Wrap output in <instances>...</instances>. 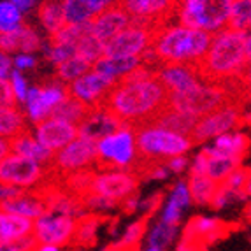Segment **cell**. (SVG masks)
Here are the masks:
<instances>
[{
  "mask_svg": "<svg viewBox=\"0 0 251 251\" xmlns=\"http://www.w3.org/2000/svg\"><path fill=\"white\" fill-rule=\"evenodd\" d=\"M169 102V92L155 69L141 63L109 90L102 107L126 126L146 125Z\"/></svg>",
  "mask_w": 251,
  "mask_h": 251,
  "instance_id": "obj_1",
  "label": "cell"
},
{
  "mask_svg": "<svg viewBox=\"0 0 251 251\" xmlns=\"http://www.w3.org/2000/svg\"><path fill=\"white\" fill-rule=\"evenodd\" d=\"M246 65V32L226 26L213 34L197 69L205 83H226L239 77Z\"/></svg>",
  "mask_w": 251,
  "mask_h": 251,
  "instance_id": "obj_2",
  "label": "cell"
},
{
  "mask_svg": "<svg viewBox=\"0 0 251 251\" xmlns=\"http://www.w3.org/2000/svg\"><path fill=\"white\" fill-rule=\"evenodd\" d=\"M213 35L201 28L167 21L155 28L151 51L160 63H192L199 65L209 48Z\"/></svg>",
  "mask_w": 251,
  "mask_h": 251,
  "instance_id": "obj_3",
  "label": "cell"
},
{
  "mask_svg": "<svg viewBox=\"0 0 251 251\" xmlns=\"http://www.w3.org/2000/svg\"><path fill=\"white\" fill-rule=\"evenodd\" d=\"M137 156L146 162L167 163L169 158L186 155L192 150V139L155 125H139L134 128Z\"/></svg>",
  "mask_w": 251,
  "mask_h": 251,
  "instance_id": "obj_4",
  "label": "cell"
},
{
  "mask_svg": "<svg viewBox=\"0 0 251 251\" xmlns=\"http://www.w3.org/2000/svg\"><path fill=\"white\" fill-rule=\"evenodd\" d=\"M234 0H177L174 20L211 35L228 26Z\"/></svg>",
  "mask_w": 251,
  "mask_h": 251,
  "instance_id": "obj_5",
  "label": "cell"
},
{
  "mask_svg": "<svg viewBox=\"0 0 251 251\" xmlns=\"http://www.w3.org/2000/svg\"><path fill=\"white\" fill-rule=\"evenodd\" d=\"M232 100H239V99L225 83H205L204 81L197 88L188 90V92L169 93L167 105L181 113L202 118Z\"/></svg>",
  "mask_w": 251,
  "mask_h": 251,
  "instance_id": "obj_6",
  "label": "cell"
},
{
  "mask_svg": "<svg viewBox=\"0 0 251 251\" xmlns=\"http://www.w3.org/2000/svg\"><path fill=\"white\" fill-rule=\"evenodd\" d=\"M135 162L137 146L132 126H123L97 143V171H132Z\"/></svg>",
  "mask_w": 251,
  "mask_h": 251,
  "instance_id": "obj_7",
  "label": "cell"
},
{
  "mask_svg": "<svg viewBox=\"0 0 251 251\" xmlns=\"http://www.w3.org/2000/svg\"><path fill=\"white\" fill-rule=\"evenodd\" d=\"M50 171L46 165L28 156L9 153L0 163V184L18 190H35L46 183Z\"/></svg>",
  "mask_w": 251,
  "mask_h": 251,
  "instance_id": "obj_8",
  "label": "cell"
},
{
  "mask_svg": "<svg viewBox=\"0 0 251 251\" xmlns=\"http://www.w3.org/2000/svg\"><path fill=\"white\" fill-rule=\"evenodd\" d=\"M97 160V143L92 139L77 137L63 146L53 155V160L48 165L50 176H67L72 172L83 171V169H95Z\"/></svg>",
  "mask_w": 251,
  "mask_h": 251,
  "instance_id": "obj_9",
  "label": "cell"
},
{
  "mask_svg": "<svg viewBox=\"0 0 251 251\" xmlns=\"http://www.w3.org/2000/svg\"><path fill=\"white\" fill-rule=\"evenodd\" d=\"M243 104L244 102L232 100L228 104L222 105V107L214 109L213 113L199 118L197 125H195L192 135H190L192 143H205V141L218 137L225 132L239 128L243 125Z\"/></svg>",
  "mask_w": 251,
  "mask_h": 251,
  "instance_id": "obj_10",
  "label": "cell"
},
{
  "mask_svg": "<svg viewBox=\"0 0 251 251\" xmlns=\"http://www.w3.org/2000/svg\"><path fill=\"white\" fill-rule=\"evenodd\" d=\"M155 28L132 21L104 44V56H143L153 44Z\"/></svg>",
  "mask_w": 251,
  "mask_h": 251,
  "instance_id": "obj_11",
  "label": "cell"
},
{
  "mask_svg": "<svg viewBox=\"0 0 251 251\" xmlns=\"http://www.w3.org/2000/svg\"><path fill=\"white\" fill-rule=\"evenodd\" d=\"M139 183V176L130 171H97L92 183V193L120 205L130 195H134Z\"/></svg>",
  "mask_w": 251,
  "mask_h": 251,
  "instance_id": "obj_12",
  "label": "cell"
},
{
  "mask_svg": "<svg viewBox=\"0 0 251 251\" xmlns=\"http://www.w3.org/2000/svg\"><path fill=\"white\" fill-rule=\"evenodd\" d=\"M69 95L67 84L60 81L58 77L53 81H48L42 86H30L26 95V111L28 118L37 125L42 120L51 116L53 109Z\"/></svg>",
  "mask_w": 251,
  "mask_h": 251,
  "instance_id": "obj_13",
  "label": "cell"
},
{
  "mask_svg": "<svg viewBox=\"0 0 251 251\" xmlns=\"http://www.w3.org/2000/svg\"><path fill=\"white\" fill-rule=\"evenodd\" d=\"M77 220L65 214L48 211L34 222V237L39 244H54V246H69L74 241Z\"/></svg>",
  "mask_w": 251,
  "mask_h": 251,
  "instance_id": "obj_14",
  "label": "cell"
},
{
  "mask_svg": "<svg viewBox=\"0 0 251 251\" xmlns=\"http://www.w3.org/2000/svg\"><path fill=\"white\" fill-rule=\"evenodd\" d=\"M118 5L125 9L132 21L158 28L174 20L177 0H118Z\"/></svg>",
  "mask_w": 251,
  "mask_h": 251,
  "instance_id": "obj_15",
  "label": "cell"
},
{
  "mask_svg": "<svg viewBox=\"0 0 251 251\" xmlns=\"http://www.w3.org/2000/svg\"><path fill=\"white\" fill-rule=\"evenodd\" d=\"M114 83L105 75L99 74L97 71H88L81 77L74 79L67 84V92L71 97L81 100L88 107H100L104 104V99L107 97L109 90L113 88Z\"/></svg>",
  "mask_w": 251,
  "mask_h": 251,
  "instance_id": "obj_16",
  "label": "cell"
},
{
  "mask_svg": "<svg viewBox=\"0 0 251 251\" xmlns=\"http://www.w3.org/2000/svg\"><path fill=\"white\" fill-rule=\"evenodd\" d=\"M155 72L169 93L188 92L204 83L197 65L192 63H160Z\"/></svg>",
  "mask_w": 251,
  "mask_h": 251,
  "instance_id": "obj_17",
  "label": "cell"
},
{
  "mask_svg": "<svg viewBox=\"0 0 251 251\" xmlns=\"http://www.w3.org/2000/svg\"><path fill=\"white\" fill-rule=\"evenodd\" d=\"M77 135H79L77 125H72V123L63 122V120H56V118H46L35 126L37 141L53 153L72 143Z\"/></svg>",
  "mask_w": 251,
  "mask_h": 251,
  "instance_id": "obj_18",
  "label": "cell"
},
{
  "mask_svg": "<svg viewBox=\"0 0 251 251\" xmlns=\"http://www.w3.org/2000/svg\"><path fill=\"white\" fill-rule=\"evenodd\" d=\"M123 126H126L125 123H122L116 116H113L107 109L100 105V107L90 109L86 118L77 125V130H79L81 137L92 139V141L99 143L100 139L114 134V132H118Z\"/></svg>",
  "mask_w": 251,
  "mask_h": 251,
  "instance_id": "obj_19",
  "label": "cell"
},
{
  "mask_svg": "<svg viewBox=\"0 0 251 251\" xmlns=\"http://www.w3.org/2000/svg\"><path fill=\"white\" fill-rule=\"evenodd\" d=\"M0 211L30 218L35 222L37 218L48 213V205L37 190H26V192L21 190L14 197L2 199L0 201Z\"/></svg>",
  "mask_w": 251,
  "mask_h": 251,
  "instance_id": "obj_20",
  "label": "cell"
},
{
  "mask_svg": "<svg viewBox=\"0 0 251 251\" xmlns=\"http://www.w3.org/2000/svg\"><path fill=\"white\" fill-rule=\"evenodd\" d=\"M130 23H132V18L126 14L125 9L122 5L114 4L113 7L105 9L104 13L97 14L90 25H92V34L105 44L109 39H113L116 34H120Z\"/></svg>",
  "mask_w": 251,
  "mask_h": 251,
  "instance_id": "obj_21",
  "label": "cell"
},
{
  "mask_svg": "<svg viewBox=\"0 0 251 251\" xmlns=\"http://www.w3.org/2000/svg\"><path fill=\"white\" fill-rule=\"evenodd\" d=\"M42 48V39L30 25L21 23L18 28L0 34V50L7 54L35 53Z\"/></svg>",
  "mask_w": 251,
  "mask_h": 251,
  "instance_id": "obj_22",
  "label": "cell"
},
{
  "mask_svg": "<svg viewBox=\"0 0 251 251\" xmlns=\"http://www.w3.org/2000/svg\"><path fill=\"white\" fill-rule=\"evenodd\" d=\"M250 135L244 132H225L214 137V143L202 151L211 156H228V158L243 160L250 150Z\"/></svg>",
  "mask_w": 251,
  "mask_h": 251,
  "instance_id": "obj_23",
  "label": "cell"
},
{
  "mask_svg": "<svg viewBox=\"0 0 251 251\" xmlns=\"http://www.w3.org/2000/svg\"><path fill=\"white\" fill-rule=\"evenodd\" d=\"M197 122H199V116H193V114H188V113H181V111H176V109L165 105V107H163L150 123H146V125L162 126V128L172 130V132H176V134L190 137L193 128H195V125H197Z\"/></svg>",
  "mask_w": 251,
  "mask_h": 251,
  "instance_id": "obj_24",
  "label": "cell"
},
{
  "mask_svg": "<svg viewBox=\"0 0 251 251\" xmlns=\"http://www.w3.org/2000/svg\"><path fill=\"white\" fill-rule=\"evenodd\" d=\"M11 141V153H16V155L28 156V158L35 160V162L42 163V165H50V162L53 160V151H50L48 148H44L37 141L32 132L28 128L25 132H21L16 137L9 139Z\"/></svg>",
  "mask_w": 251,
  "mask_h": 251,
  "instance_id": "obj_25",
  "label": "cell"
},
{
  "mask_svg": "<svg viewBox=\"0 0 251 251\" xmlns=\"http://www.w3.org/2000/svg\"><path fill=\"white\" fill-rule=\"evenodd\" d=\"M143 63L141 56H102L93 63V71L105 75L114 84Z\"/></svg>",
  "mask_w": 251,
  "mask_h": 251,
  "instance_id": "obj_26",
  "label": "cell"
},
{
  "mask_svg": "<svg viewBox=\"0 0 251 251\" xmlns=\"http://www.w3.org/2000/svg\"><path fill=\"white\" fill-rule=\"evenodd\" d=\"M34 234V220L0 211V243Z\"/></svg>",
  "mask_w": 251,
  "mask_h": 251,
  "instance_id": "obj_27",
  "label": "cell"
},
{
  "mask_svg": "<svg viewBox=\"0 0 251 251\" xmlns=\"http://www.w3.org/2000/svg\"><path fill=\"white\" fill-rule=\"evenodd\" d=\"M220 184L204 172H190L188 192L190 199L199 205H211Z\"/></svg>",
  "mask_w": 251,
  "mask_h": 251,
  "instance_id": "obj_28",
  "label": "cell"
},
{
  "mask_svg": "<svg viewBox=\"0 0 251 251\" xmlns=\"http://www.w3.org/2000/svg\"><path fill=\"white\" fill-rule=\"evenodd\" d=\"M37 16L48 37L56 34L65 25L62 0H41L37 5Z\"/></svg>",
  "mask_w": 251,
  "mask_h": 251,
  "instance_id": "obj_29",
  "label": "cell"
},
{
  "mask_svg": "<svg viewBox=\"0 0 251 251\" xmlns=\"http://www.w3.org/2000/svg\"><path fill=\"white\" fill-rule=\"evenodd\" d=\"M26 128L25 114L16 105H0V137L13 139Z\"/></svg>",
  "mask_w": 251,
  "mask_h": 251,
  "instance_id": "obj_30",
  "label": "cell"
},
{
  "mask_svg": "<svg viewBox=\"0 0 251 251\" xmlns=\"http://www.w3.org/2000/svg\"><path fill=\"white\" fill-rule=\"evenodd\" d=\"M90 109L92 107H88V105L83 104L81 100L67 95L58 105H56V107L53 109V113H51L50 118L63 120V122H69V123H72V125H79L84 118H86V114L90 113Z\"/></svg>",
  "mask_w": 251,
  "mask_h": 251,
  "instance_id": "obj_31",
  "label": "cell"
},
{
  "mask_svg": "<svg viewBox=\"0 0 251 251\" xmlns=\"http://www.w3.org/2000/svg\"><path fill=\"white\" fill-rule=\"evenodd\" d=\"M190 201H192V199H190L188 184L179 181L171 192L169 204H167V207H165V213H163V223L177 226L179 218H181V211H183V207L188 205Z\"/></svg>",
  "mask_w": 251,
  "mask_h": 251,
  "instance_id": "obj_32",
  "label": "cell"
},
{
  "mask_svg": "<svg viewBox=\"0 0 251 251\" xmlns=\"http://www.w3.org/2000/svg\"><path fill=\"white\" fill-rule=\"evenodd\" d=\"M92 67L93 65L88 60L75 53L74 56H71L69 60L60 63V65H56V77L60 81H63L65 84H69L74 79H77V77H81L83 74H86L88 71H92Z\"/></svg>",
  "mask_w": 251,
  "mask_h": 251,
  "instance_id": "obj_33",
  "label": "cell"
},
{
  "mask_svg": "<svg viewBox=\"0 0 251 251\" xmlns=\"http://www.w3.org/2000/svg\"><path fill=\"white\" fill-rule=\"evenodd\" d=\"M102 222L100 216L97 214H84V216L77 218V226H75V235L72 244L75 246H88L95 241L97 228L99 223Z\"/></svg>",
  "mask_w": 251,
  "mask_h": 251,
  "instance_id": "obj_34",
  "label": "cell"
},
{
  "mask_svg": "<svg viewBox=\"0 0 251 251\" xmlns=\"http://www.w3.org/2000/svg\"><path fill=\"white\" fill-rule=\"evenodd\" d=\"M228 28L248 32L251 28V0H234Z\"/></svg>",
  "mask_w": 251,
  "mask_h": 251,
  "instance_id": "obj_35",
  "label": "cell"
},
{
  "mask_svg": "<svg viewBox=\"0 0 251 251\" xmlns=\"http://www.w3.org/2000/svg\"><path fill=\"white\" fill-rule=\"evenodd\" d=\"M23 23V13L13 0H0V34L11 32Z\"/></svg>",
  "mask_w": 251,
  "mask_h": 251,
  "instance_id": "obj_36",
  "label": "cell"
},
{
  "mask_svg": "<svg viewBox=\"0 0 251 251\" xmlns=\"http://www.w3.org/2000/svg\"><path fill=\"white\" fill-rule=\"evenodd\" d=\"M75 51H77V54H81L83 58H86L93 65L97 60L104 56V42L99 41V39L90 32V34H86L77 42Z\"/></svg>",
  "mask_w": 251,
  "mask_h": 251,
  "instance_id": "obj_37",
  "label": "cell"
},
{
  "mask_svg": "<svg viewBox=\"0 0 251 251\" xmlns=\"http://www.w3.org/2000/svg\"><path fill=\"white\" fill-rule=\"evenodd\" d=\"M77 53L75 51V46H71V44H60V42H50L46 48V56L54 67L63 63L65 60H69L71 56Z\"/></svg>",
  "mask_w": 251,
  "mask_h": 251,
  "instance_id": "obj_38",
  "label": "cell"
},
{
  "mask_svg": "<svg viewBox=\"0 0 251 251\" xmlns=\"http://www.w3.org/2000/svg\"><path fill=\"white\" fill-rule=\"evenodd\" d=\"M146 223L148 218H143L139 222L132 223V225L126 228V232L123 234L122 241H120V246H123L125 250H130V248H137L139 243H141V237H143L144 230H146Z\"/></svg>",
  "mask_w": 251,
  "mask_h": 251,
  "instance_id": "obj_39",
  "label": "cell"
},
{
  "mask_svg": "<svg viewBox=\"0 0 251 251\" xmlns=\"http://www.w3.org/2000/svg\"><path fill=\"white\" fill-rule=\"evenodd\" d=\"M37 246L39 241L32 234L21 239H14V241L0 243V251H37Z\"/></svg>",
  "mask_w": 251,
  "mask_h": 251,
  "instance_id": "obj_40",
  "label": "cell"
},
{
  "mask_svg": "<svg viewBox=\"0 0 251 251\" xmlns=\"http://www.w3.org/2000/svg\"><path fill=\"white\" fill-rule=\"evenodd\" d=\"M176 225H169V223H160V225L155 226V230L151 234V244L153 246H160L165 248L169 243L172 241L174 234H176Z\"/></svg>",
  "mask_w": 251,
  "mask_h": 251,
  "instance_id": "obj_41",
  "label": "cell"
},
{
  "mask_svg": "<svg viewBox=\"0 0 251 251\" xmlns=\"http://www.w3.org/2000/svg\"><path fill=\"white\" fill-rule=\"evenodd\" d=\"M218 225H222V223L216 222V220H209V218H195V220H192V223H190L188 232H192L195 237L205 235V237L211 239V235L214 234Z\"/></svg>",
  "mask_w": 251,
  "mask_h": 251,
  "instance_id": "obj_42",
  "label": "cell"
},
{
  "mask_svg": "<svg viewBox=\"0 0 251 251\" xmlns=\"http://www.w3.org/2000/svg\"><path fill=\"white\" fill-rule=\"evenodd\" d=\"M9 81H11V86H13L14 97H16V102H25L26 95H28V84H26L25 77L20 71L13 69L11 71V75H9Z\"/></svg>",
  "mask_w": 251,
  "mask_h": 251,
  "instance_id": "obj_43",
  "label": "cell"
},
{
  "mask_svg": "<svg viewBox=\"0 0 251 251\" xmlns=\"http://www.w3.org/2000/svg\"><path fill=\"white\" fill-rule=\"evenodd\" d=\"M232 83L235 84L237 92L241 93L244 99L251 97V62H248V65L244 67V71L241 72V75L235 77V79H232Z\"/></svg>",
  "mask_w": 251,
  "mask_h": 251,
  "instance_id": "obj_44",
  "label": "cell"
},
{
  "mask_svg": "<svg viewBox=\"0 0 251 251\" xmlns=\"http://www.w3.org/2000/svg\"><path fill=\"white\" fill-rule=\"evenodd\" d=\"M35 63H37V60H35L34 53H18L13 58V69L20 72L30 71V69L35 67Z\"/></svg>",
  "mask_w": 251,
  "mask_h": 251,
  "instance_id": "obj_45",
  "label": "cell"
},
{
  "mask_svg": "<svg viewBox=\"0 0 251 251\" xmlns=\"http://www.w3.org/2000/svg\"><path fill=\"white\" fill-rule=\"evenodd\" d=\"M16 97H14L13 86L9 79H0V105H14Z\"/></svg>",
  "mask_w": 251,
  "mask_h": 251,
  "instance_id": "obj_46",
  "label": "cell"
},
{
  "mask_svg": "<svg viewBox=\"0 0 251 251\" xmlns=\"http://www.w3.org/2000/svg\"><path fill=\"white\" fill-rule=\"evenodd\" d=\"M11 71H13V58H11V54L4 53V51L0 50V79H9Z\"/></svg>",
  "mask_w": 251,
  "mask_h": 251,
  "instance_id": "obj_47",
  "label": "cell"
},
{
  "mask_svg": "<svg viewBox=\"0 0 251 251\" xmlns=\"http://www.w3.org/2000/svg\"><path fill=\"white\" fill-rule=\"evenodd\" d=\"M167 167L171 169L172 172H181L184 167H186V156L181 155V156H174V158H169Z\"/></svg>",
  "mask_w": 251,
  "mask_h": 251,
  "instance_id": "obj_48",
  "label": "cell"
},
{
  "mask_svg": "<svg viewBox=\"0 0 251 251\" xmlns=\"http://www.w3.org/2000/svg\"><path fill=\"white\" fill-rule=\"evenodd\" d=\"M13 2L18 5V7H20L21 13L25 14V13H30L32 9L37 7L39 2H41V0H13Z\"/></svg>",
  "mask_w": 251,
  "mask_h": 251,
  "instance_id": "obj_49",
  "label": "cell"
},
{
  "mask_svg": "<svg viewBox=\"0 0 251 251\" xmlns=\"http://www.w3.org/2000/svg\"><path fill=\"white\" fill-rule=\"evenodd\" d=\"M9 153H11V141L5 137H0V163H2V160H4Z\"/></svg>",
  "mask_w": 251,
  "mask_h": 251,
  "instance_id": "obj_50",
  "label": "cell"
},
{
  "mask_svg": "<svg viewBox=\"0 0 251 251\" xmlns=\"http://www.w3.org/2000/svg\"><path fill=\"white\" fill-rule=\"evenodd\" d=\"M246 58L251 62V28L246 32Z\"/></svg>",
  "mask_w": 251,
  "mask_h": 251,
  "instance_id": "obj_51",
  "label": "cell"
},
{
  "mask_svg": "<svg viewBox=\"0 0 251 251\" xmlns=\"http://www.w3.org/2000/svg\"><path fill=\"white\" fill-rule=\"evenodd\" d=\"M37 251H60V246H54V244H39Z\"/></svg>",
  "mask_w": 251,
  "mask_h": 251,
  "instance_id": "obj_52",
  "label": "cell"
},
{
  "mask_svg": "<svg viewBox=\"0 0 251 251\" xmlns=\"http://www.w3.org/2000/svg\"><path fill=\"white\" fill-rule=\"evenodd\" d=\"M100 251H128V250H125V248L120 246V244H113V246H107V248H104V250H100Z\"/></svg>",
  "mask_w": 251,
  "mask_h": 251,
  "instance_id": "obj_53",
  "label": "cell"
},
{
  "mask_svg": "<svg viewBox=\"0 0 251 251\" xmlns=\"http://www.w3.org/2000/svg\"><path fill=\"white\" fill-rule=\"evenodd\" d=\"M148 251H163V248H160V246H153V244H150V248H148Z\"/></svg>",
  "mask_w": 251,
  "mask_h": 251,
  "instance_id": "obj_54",
  "label": "cell"
},
{
  "mask_svg": "<svg viewBox=\"0 0 251 251\" xmlns=\"http://www.w3.org/2000/svg\"><path fill=\"white\" fill-rule=\"evenodd\" d=\"M128 251H141V250H139V246H137V248H130Z\"/></svg>",
  "mask_w": 251,
  "mask_h": 251,
  "instance_id": "obj_55",
  "label": "cell"
}]
</instances>
